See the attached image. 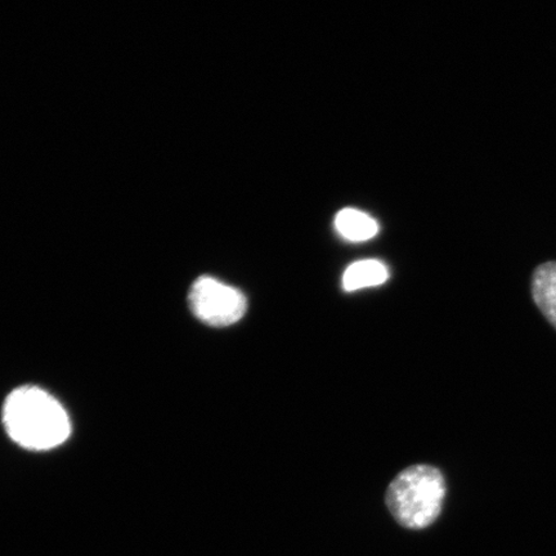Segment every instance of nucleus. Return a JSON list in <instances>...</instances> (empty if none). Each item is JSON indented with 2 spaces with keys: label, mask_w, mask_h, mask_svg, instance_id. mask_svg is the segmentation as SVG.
Instances as JSON below:
<instances>
[{
  "label": "nucleus",
  "mask_w": 556,
  "mask_h": 556,
  "mask_svg": "<svg viewBox=\"0 0 556 556\" xmlns=\"http://www.w3.org/2000/svg\"><path fill=\"white\" fill-rule=\"evenodd\" d=\"M446 482L440 470L430 465H415L395 477L387 491L389 511L409 530L433 525L442 511Z\"/></svg>",
  "instance_id": "f03ea898"
},
{
  "label": "nucleus",
  "mask_w": 556,
  "mask_h": 556,
  "mask_svg": "<svg viewBox=\"0 0 556 556\" xmlns=\"http://www.w3.org/2000/svg\"><path fill=\"white\" fill-rule=\"evenodd\" d=\"M388 278L389 270L384 263L377 260L358 261L345 269L343 288L345 291H356L380 287Z\"/></svg>",
  "instance_id": "423d86ee"
},
{
  "label": "nucleus",
  "mask_w": 556,
  "mask_h": 556,
  "mask_svg": "<svg viewBox=\"0 0 556 556\" xmlns=\"http://www.w3.org/2000/svg\"><path fill=\"white\" fill-rule=\"evenodd\" d=\"M534 304L556 329V261L540 264L531 282Z\"/></svg>",
  "instance_id": "20e7f679"
},
{
  "label": "nucleus",
  "mask_w": 556,
  "mask_h": 556,
  "mask_svg": "<svg viewBox=\"0 0 556 556\" xmlns=\"http://www.w3.org/2000/svg\"><path fill=\"white\" fill-rule=\"evenodd\" d=\"M7 433L21 447L47 451L60 446L72 433V424L61 403L38 387L15 389L5 400Z\"/></svg>",
  "instance_id": "f257e3e1"
},
{
  "label": "nucleus",
  "mask_w": 556,
  "mask_h": 556,
  "mask_svg": "<svg viewBox=\"0 0 556 556\" xmlns=\"http://www.w3.org/2000/svg\"><path fill=\"white\" fill-rule=\"evenodd\" d=\"M189 303L194 317L212 328L239 323L248 309L247 296L239 289L208 276L193 282Z\"/></svg>",
  "instance_id": "7ed1b4c3"
},
{
  "label": "nucleus",
  "mask_w": 556,
  "mask_h": 556,
  "mask_svg": "<svg viewBox=\"0 0 556 556\" xmlns=\"http://www.w3.org/2000/svg\"><path fill=\"white\" fill-rule=\"evenodd\" d=\"M336 228L342 238L352 242L371 240L379 232V224L371 215L345 207L336 217Z\"/></svg>",
  "instance_id": "39448f33"
}]
</instances>
